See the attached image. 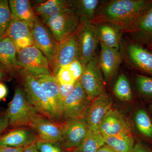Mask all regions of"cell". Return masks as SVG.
Wrapping results in <instances>:
<instances>
[{
	"instance_id": "cell-1",
	"label": "cell",
	"mask_w": 152,
	"mask_h": 152,
	"mask_svg": "<svg viewBox=\"0 0 152 152\" xmlns=\"http://www.w3.org/2000/svg\"><path fill=\"white\" fill-rule=\"evenodd\" d=\"M152 4V0H114L101 5L91 22L108 23L124 31L132 27Z\"/></svg>"
},
{
	"instance_id": "cell-2",
	"label": "cell",
	"mask_w": 152,
	"mask_h": 152,
	"mask_svg": "<svg viewBox=\"0 0 152 152\" xmlns=\"http://www.w3.org/2000/svg\"><path fill=\"white\" fill-rule=\"evenodd\" d=\"M16 75L18 76L20 86L31 106L38 113L56 121L46 95L37 79L21 68Z\"/></svg>"
},
{
	"instance_id": "cell-3",
	"label": "cell",
	"mask_w": 152,
	"mask_h": 152,
	"mask_svg": "<svg viewBox=\"0 0 152 152\" xmlns=\"http://www.w3.org/2000/svg\"><path fill=\"white\" fill-rule=\"evenodd\" d=\"M17 58L20 67L35 77L45 75H53L48 60L34 45L18 51Z\"/></svg>"
},
{
	"instance_id": "cell-4",
	"label": "cell",
	"mask_w": 152,
	"mask_h": 152,
	"mask_svg": "<svg viewBox=\"0 0 152 152\" xmlns=\"http://www.w3.org/2000/svg\"><path fill=\"white\" fill-rule=\"evenodd\" d=\"M37 112L31 106L20 86H17L6 115L14 127L29 126L32 115Z\"/></svg>"
},
{
	"instance_id": "cell-5",
	"label": "cell",
	"mask_w": 152,
	"mask_h": 152,
	"mask_svg": "<svg viewBox=\"0 0 152 152\" xmlns=\"http://www.w3.org/2000/svg\"><path fill=\"white\" fill-rule=\"evenodd\" d=\"M78 60L83 66L95 58L99 40L96 25L90 21H80L77 31Z\"/></svg>"
},
{
	"instance_id": "cell-6",
	"label": "cell",
	"mask_w": 152,
	"mask_h": 152,
	"mask_svg": "<svg viewBox=\"0 0 152 152\" xmlns=\"http://www.w3.org/2000/svg\"><path fill=\"white\" fill-rule=\"evenodd\" d=\"M91 102L79 80L73 91L63 101V120L84 119Z\"/></svg>"
},
{
	"instance_id": "cell-7",
	"label": "cell",
	"mask_w": 152,
	"mask_h": 152,
	"mask_svg": "<svg viewBox=\"0 0 152 152\" xmlns=\"http://www.w3.org/2000/svg\"><path fill=\"white\" fill-rule=\"evenodd\" d=\"M29 127L37 134L39 140L54 143L61 141L64 124L52 121L37 112L32 115Z\"/></svg>"
},
{
	"instance_id": "cell-8",
	"label": "cell",
	"mask_w": 152,
	"mask_h": 152,
	"mask_svg": "<svg viewBox=\"0 0 152 152\" xmlns=\"http://www.w3.org/2000/svg\"><path fill=\"white\" fill-rule=\"evenodd\" d=\"M48 28L57 42L75 32L80 21L73 9L42 22Z\"/></svg>"
},
{
	"instance_id": "cell-9",
	"label": "cell",
	"mask_w": 152,
	"mask_h": 152,
	"mask_svg": "<svg viewBox=\"0 0 152 152\" xmlns=\"http://www.w3.org/2000/svg\"><path fill=\"white\" fill-rule=\"evenodd\" d=\"M79 80L91 101L104 92L102 71L95 58L83 66V72Z\"/></svg>"
},
{
	"instance_id": "cell-10",
	"label": "cell",
	"mask_w": 152,
	"mask_h": 152,
	"mask_svg": "<svg viewBox=\"0 0 152 152\" xmlns=\"http://www.w3.org/2000/svg\"><path fill=\"white\" fill-rule=\"evenodd\" d=\"M31 29L34 45L46 57L52 70L58 42L48 28L38 18Z\"/></svg>"
},
{
	"instance_id": "cell-11",
	"label": "cell",
	"mask_w": 152,
	"mask_h": 152,
	"mask_svg": "<svg viewBox=\"0 0 152 152\" xmlns=\"http://www.w3.org/2000/svg\"><path fill=\"white\" fill-rule=\"evenodd\" d=\"M77 31L57 43L52 71L55 77L61 68L78 59Z\"/></svg>"
},
{
	"instance_id": "cell-12",
	"label": "cell",
	"mask_w": 152,
	"mask_h": 152,
	"mask_svg": "<svg viewBox=\"0 0 152 152\" xmlns=\"http://www.w3.org/2000/svg\"><path fill=\"white\" fill-rule=\"evenodd\" d=\"M113 104V99L104 92L92 101L84 118L90 129L99 131L102 121L112 109Z\"/></svg>"
},
{
	"instance_id": "cell-13",
	"label": "cell",
	"mask_w": 152,
	"mask_h": 152,
	"mask_svg": "<svg viewBox=\"0 0 152 152\" xmlns=\"http://www.w3.org/2000/svg\"><path fill=\"white\" fill-rule=\"evenodd\" d=\"M46 95L57 122L63 120V102L60 94L59 86L53 75H45L35 77Z\"/></svg>"
},
{
	"instance_id": "cell-14",
	"label": "cell",
	"mask_w": 152,
	"mask_h": 152,
	"mask_svg": "<svg viewBox=\"0 0 152 152\" xmlns=\"http://www.w3.org/2000/svg\"><path fill=\"white\" fill-rule=\"evenodd\" d=\"M89 128L85 119L68 120L64 124L61 142L66 149L78 148Z\"/></svg>"
},
{
	"instance_id": "cell-15",
	"label": "cell",
	"mask_w": 152,
	"mask_h": 152,
	"mask_svg": "<svg viewBox=\"0 0 152 152\" xmlns=\"http://www.w3.org/2000/svg\"><path fill=\"white\" fill-rule=\"evenodd\" d=\"M32 27L27 22L11 18L10 22L4 37L13 42L17 51L34 45Z\"/></svg>"
},
{
	"instance_id": "cell-16",
	"label": "cell",
	"mask_w": 152,
	"mask_h": 152,
	"mask_svg": "<svg viewBox=\"0 0 152 152\" xmlns=\"http://www.w3.org/2000/svg\"><path fill=\"white\" fill-rule=\"evenodd\" d=\"M135 42L148 49L152 48V4L132 27L128 30Z\"/></svg>"
},
{
	"instance_id": "cell-17",
	"label": "cell",
	"mask_w": 152,
	"mask_h": 152,
	"mask_svg": "<svg viewBox=\"0 0 152 152\" xmlns=\"http://www.w3.org/2000/svg\"><path fill=\"white\" fill-rule=\"evenodd\" d=\"M36 16L44 22L72 9V1L48 0L40 1L32 6Z\"/></svg>"
},
{
	"instance_id": "cell-18",
	"label": "cell",
	"mask_w": 152,
	"mask_h": 152,
	"mask_svg": "<svg viewBox=\"0 0 152 152\" xmlns=\"http://www.w3.org/2000/svg\"><path fill=\"white\" fill-rule=\"evenodd\" d=\"M98 131L104 137L131 132L130 129L122 115L113 109L104 117Z\"/></svg>"
},
{
	"instance_id": "cell-19",
	"label": "cell",
	"mask_w": 152,
	"mask_h": 152,
	"mask_svg": "<svg viewBox=\"0 0 152 152\" xmlns=\"http://www.w3.org/2000/svg\"><path fill=\"white\" fill-rule=\"evenodd\" d=\"M39 140L37 135L31 128H20L0 138V146L26 148Z\"/></svg>"
},
{
	"instance_id": "cell-20",
	"label": "cell",
	"mask_w": 152,
	"mask_h": 152,
	"mask_svg": "<svg viewBox=\"0 0 152 152\" xmlns=\"http://www.w3.org/2000/svg\"><path fill=\"white\" fill-rule=\"evenodd\" d=\"M127 53L131 63L137 69L152 75V51L134 42L128 45Z\"/></svg>"
},
{
	"instance_id": "cell-21",
	"label": "cell",
	"mask_w": 152,
	"mask_h": 152,
	"mask_svg": "<svg viewBox=\"0 0 152 152\" xmlns=\"http://www.w3.org/2000/svg\"><path fill=\"white\" fill-rule=\"evenodd\" d=\"M100 55L99 66L106 81H108L113 75L121 61V55L119 50L106 46L100 42Z\"/></svg>"
},
{
	"instance_id": "cell-22",
	"label": "cell",
	"mask_w": 152,
	"mask_h": 152,
	"mask_svg": "<svg viewBox=\"0 0 152 152\" xmlns=\"http://www.w3.org/2000/svg\"><path fill=\"white\" fill-rule=\"evenodd\" d=\"M16 47L10 38L4 37L0 40V63L8 68L16 75L21 69L17 58Z\"/></svg>"
},
{
	"instance_id": "cell-23",
	"label": "cell",
	"mask_w": 152,
	"mask_h": 152,
	"mask_svg": "<svg viewBox=\"0 0 152 152\" xmlns=\"http://www.w3.org/2000/svg\"><path fill=\"white\" fill-rule=\"evenodd\" d=\"M11 18L27 22L32 26L34 22L38 19L28 0L9 1Z\"/></svg>"
},
{
	"instance_id": "cell-24",
	"label": "cell",
	"mask_w": 152,
	"mask_h": 152,
	"mask_svg": "<svg viewBox=\"0 0 152 152\" xmlns=\"http://www.w3.org/2000/svg\"><path fill=\"white\" fill-rule=\"evenodd\" d=\"M96 25L99 42L111 48L119 50L121 47L120 29L108 23H102Z\"/></svg>"
},
{
	"instance_id": "cell-25",
	"label": "cell",
	"mask_w": 152,
	"mask_h": 152,
	"mask_svg": "<svg viewBox=\"0 0 152 152\" xmlns=\"http://www.w3.org/2000/svg\"><path fill=\"white\" fill-rule=\"evenodd\" d=\"M72 2V8L80 21L91 22L101 6L99 0H75Z\"/></svg>"
},
{
	"instance_id": "cell-26",
	"label": "cell",
	"mask_w": 152,
	"mask_h": 152,
	"mask_svg": "<svg viewBox=\"0 0 152 152\" xmlns=\"http://www.w3.org/2000/svg\"><path fill=\"white\" fill-rule=\"evenodd\" d=\"M105 143L116 152H132L134 139L131 132L104 137Z\"/></svg>"
},
{
	"instance_id": "cell-27",
	"label": "cell",
	"mask_w": 152,
	"mask_h": 152,
	"mask_svg": "<svg viewBox=\"0 0 152 152\" xmlns=\"http://www.w3.org/2000/svg\"><path fill=\"white\" fill-rule=\"evenodd\" d=\"M105 144L104 138L99 131L89 129L76 152H96Z\"/></svg>"
},
{
	"instance_id": "cell-28",
	"label": "cell",
	"mask_w": 152,
	"mask_h": 152,
	"mask_svg": "<svg viewBox=\"0 0 152 152\" xmlns=\"http://www.w3.org/2000/svg\"><path fill=\"white\" fill-rule=\"evenodd\" d=\"M114 94L118 99L124 102H129L132 98V91L130 84L124 74L120 75L115 83Z\"/></svg>"
},
{
	"instance_id": "cell-29",
	"label": "cell",
	"mask_w": 152,
	"mask_h": 152,
	"mask_svg": "<svg viewBox=\"0 0 152 152\" xmlns=\"http://www.w3.org/2000/svg\"><path fill=\"white\" fill-rule=\"evenodd\" d=\"M134 122L138 130L143 135L152 138V122L148 113L143 109L136 113Z\"/></svg>"
},
{
	"instance_id": "cell-30",
	"label": "cell",
	"mask_w": 152,
	"mask_h": 152,
	"mask_svg": "<svg viewBox=\"0 0 152 152\" xmlns=\"http://www.w3.org/2000/svg\"><path fill=\"white\" fill-rule=\"evenodd\" d=\"M11 20L9 1L0 0V39H3Z\"/></svg>"
},
{
	"instance_id": "cell-31",
	"label": "cell",
	"mask_w": 152,
	"mask_h": 152,
	"mask_svg": "<svg viewBox=\"0 0 152 152\" xmlns=\"http://www.w3.org/2000/svg\"><path fill=\"white\" fill-rule=\"evenodd\" d=\"M135 83L139 93L144 96L152 98V78L144 75H136Z\"/></svg>"
},
{
	"instance_id": "cell-32",
	"label": "cell",
	"mask_w": 152,
	"mask_h": 152,
	"mask_svg": "<svg viewBox=\"0 0 152 152\" xmlns=\"http://www.w3.org/2000/svg\"><path fill=\"white\" fill-rule=\"evenodd\" d=\"M55 77L59 85H74L77 81L74 78L68 65L61 68Z\"/></svg>"
},
{
	"instance_id": "cell-33",
	"label": "cell",
	"mask_w": 152,
	"mask_h": 152,
	"mask_svg": "<svg viewBox=\"0 0 152 152\" xmlns=\"http://www.w3.org/2000/svg\"><path fill=\"white\" fill-rule=\"evenodd\" d=\"M36 145L40 152H62L61 147L54 143L39 140Z\"/></svg>"
},
{
	"instance_id": "cell-34",
	"label": "cell",
	"mask_w": 152,
	"mask_h": 152,
	"mask_svg": "<svg viewBox=\"0 0 152 152\" xmlns=\"http://www.w3.org/2000/svg\"><path fill=\"white\" fill-rule=\"evenodd\" d=\"M68 65L76 80H80L83 72V66L81 62L78 59L75 60Z\"/></svg>"
},
{
	"instance_id": "cell-35",
	"label": "cell",
	"mask_w": 152,
	"mask_h": 152,
	"mask_svg": "<svg viewBox=\"0 0 152 152\" xmlns=\"http://www.w3.org/2000/svg\"><path fill=\"white\" fill-rule=\"evenodd\" d=\"M76 83L74 85L59 84L60 96L63 102L64 100L73 91L75 87Z\"/></svg>"
},
{
	"instance_id": "cell-36",
	"label": "cell",
	"mask_w": 152,
	"mask_h": 152,
	"mask_svg": "<svg viewBox=\"0 0 152 152\" xmlns=\"http://www.w3.org/2000/svg\"><path fill=\"white\" fill-rule=\"evenodd\" d=\"M11 75H14V74L8 68L0 63V81L7 79Z\"/></svg>"
},
{
	"instance_id": "cell-37",
	"label": "cell",
	"mask_w": 152,
	"mask_h": 152,
	"mask_svg": "<svg viewBox=\"0 0 152 152\" xmlns=\"http://www.w3.org/2000/svg\"><path fill=\"white\" fill-rule=\"evenodd\" d=\"M25 148L0 146V152H23Z\"/></svg>"
},
{
	"instance_id": "cell-38",
	"label": "cell",
	"mask_w": 152,
	"mask_h": 152,
	"mask_svg": "<svg viewBox=\"0 0 152 152\" xmlns=\"http://www.w3.org/2000/svg\"><path fill=\"white\" fill-rule=\"evenodd\" d=\"M9 124L8 119L7 115L0 116V134L8 127Z\"/></svg>"
},
{
	"instance_id": "cell-39",
	"label": "cell",
	"mask_w": 152,
	"mask_h": 152,
	"mask_svg": "<svg viewBox=\"0 0 152 152\" xmlns=\"http://www.w3.org/2000/svg\"><path fill=\"white\" fill-rule=\"evenodd\" d=\"M132 152H152L140 143H137L134 145Z\"/></svg>"
},
{
	"instance_id": "cell-40",
	"label": "cell",
	"mask_w": 152,
	"mask_h": 152,
	"mask_svg": "<svg viewBox=\"0 0 152 152\" xmlns=\"http://www.w3.org/2000/svg\"><path fill=\"white\" fill-rule=\"evenodd\" d=\"M8 94V90L5 85L0 82V100L5 98Z\"/></svg>"
},
{
	"instance_id": "cell-41",
	"label": "cell",
	"mask_w": 152,
	"mask_h": 152,
	"mask_svg": "<svg viewBox=\"0 0 152 152\" xmlns=\"http://www.w3.org/2000/svg\"><path fill=\"white\" fill-rule=\"evenodd\" d=\"M23 152H40L38 149L36 143L30 145L26 147L23 151Z\"/></svg>"
},
{
	"instance_id": "cell-42",
	"label": "cell",
	"mask_w": 152,
	"mask_h": 152,
	"mask_svg": "<svg viewBox=\"0 0 152 152\" xmlns=\"http://www.w3.org/2000/svg\"><path fill=\"white\" fill-rule=\"evenodd\" d=\"M96 152H116L110 147L107 145H104L101 147Z\"/></svg>"
},
{
	"instance_id": "cell-43",
	"label": "cell",
	"mask_w": 152,
	"mask_h": 152,
	"mask_svg": "<svg viewBox=\"0 0 152 152\" xmlns=\"http://www.w3.org/2000/svg\"><path fill=\"white\" fill-rule=\"evenodd\" d=\"M150 50H151L152 51V48H151L150 49Z\"/></svg>"
},
{
	"instance_id": "cell-44",
	"label": "cell",
	"mask_w": 152,
	"mask_h": 152,
	"mask_svg": "<svg viewBox=\"0 0 152 152\" xmlns=\"http://www.w3.org/2000/svg\"><path fill=\"white\" fill-rule=\"evenodd\" d=\"M151 110H152V105H151Z\"/></svg>"
},
{
	"instance_id": "cell-45",
	"label": "cell",
	"mask_w": 152,
	"mask_h": 152,
	"mask_svg": "<svg viewBox=\"0 0 152 152\" xmlns=\"http://www.w3.org/2000/svg\"><path fill=\"white\" fill-rule=\"evenodd\" d=\"M1 39H0V40Z\"/></svg>"
}]
</instances>
